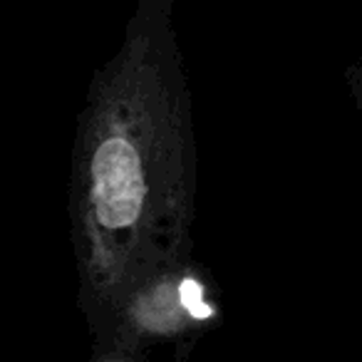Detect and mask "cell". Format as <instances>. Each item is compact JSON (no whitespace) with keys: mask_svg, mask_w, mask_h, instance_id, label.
Segmentation results:
<instances>
[{"mask_svg":"<svg viewBox=\"0 0 362 362\" xmlns=\"http://www.w3.org/2000/svg\"><path fill=\"white\" fill-rule=\"evenodd\" d=\"M345 77H347V87H350L352 97H355L357 107H360V112H362V65H350Z\"/></svg>","mask_w":362,"mask_h":362,"instance_id":"cell-3","label":"cell"},{"mask_svg":"<svg viewBox=\"0 0 362 362\" xmlns=\"http://www.w3.org/2000/svg\"><path fill=\"white\" fill-rule=\"evenodd\" d=\"M197 129L171 0H141L95 72L70 161L77 308L90 337L194 253Z\"/></svg>","mask_w":362,"mask_h":362,"instance_id":"cell-1","label":"cell"},{"mask_svg":"<svg viewBox=\"0 0 362 362\" xmlns=\"http://www.w3.org/2000/svg\"><path fill=\"white\" fill-rule=\"evenodd\" d=\"M223 320L221 288L199 258L149 281L90 337L87 362H146L156 347L197 345Z\"/></svg>","mask_w":362,"mask_h":362,"instance_id":"cell-2","label":"cell"}]
</instances>
